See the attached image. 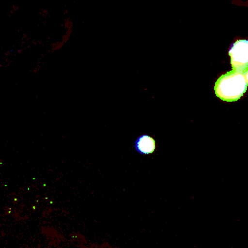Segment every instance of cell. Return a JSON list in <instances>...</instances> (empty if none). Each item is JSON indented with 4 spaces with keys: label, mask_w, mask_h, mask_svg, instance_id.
<instances>
[{
    "label": "cell",
    "mask_w": 248,
    "mask_h": 248,
    "mask_svg": "<svg viewBox=\"0 0 248 248\" xmlns=\"http://www.w3.org/2000/svg\"><path fill=\"white\" fill-rule=\"evenodd\" d=\"M247 85L243 72L232 70L217 78L214 84V92L219 99L226 102H233L244 95Z\"/></svg>",
    "instance_id": "1"
},
{
    "label": "cell",
    "mask_w": 248,
    "mask_h": 248,
    "mask_svg": "<svg viewBox=\"0 0 248 248\" xmlns=\"http://www.w3.org/2000/svg\"><path fill=\"white\" fill-rule=\"evenodd\" d=\"M233 71L244 72L248 69V40H237L229 49Z\"/></svg>",
    "instance_id": "2"
},
{
    "label": "cell",
    "mask_w": 248,
    "mask_h": 248,
    "mask_svg": "<svg viewBox=\"0 0 248 248\" xmlns=\"http://www.w3.org/2000/svg\"><path fill=\"white\" fill-rule=\"evenodd\" d=\"M136 149L140 154H151L155 150V140L147 135L140 136L135 142Z\"/></svg>",
    "instance_id": "3"
},
{
    "label": "cell",
    "mask_w": 248,
    "mask_h": 248,
    "mask_svg": "<svg viewBox=\"0 0 248 248\" xmlns=\"http://www.w3.org/2000/svg\"><path fill=\"white\" fill-rule=\"evenodd\" d=\"M243 75H244V78H245V80H246V83L248 84V69L243 72Z\"/></svg>",
    "instance_id": "4"
}]
</instances>
